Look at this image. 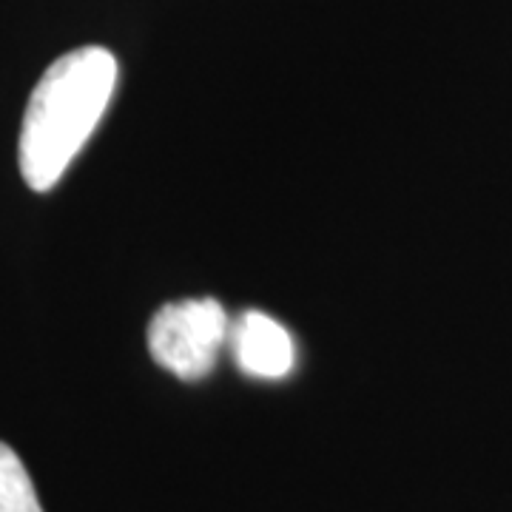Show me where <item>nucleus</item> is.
I'll return each mask as SVG.
<instances>
[{"instance_id":"nucleus-1","label":"nucleus","mask_w":512,"mask_h":512,"mask_svg":"<svg viewBox=\"0 0 512 512\" xmlns=\"http://www.w3.org/2000/svg\"><path fill=\"white\" fill-rule=\"evenodd\" d=\"M117 86V57L83 46L57 57L37 80L23 114L20 177L32 191H52L100 126Z\"/></svg>"},{"instance_id":"nucleus-2","label":"nucleus","mask_w":512,"mask_h":512,"mask_svg":"<svg viewBox=\"0 0 512 512\" xmlns=\"http://www.w3.org/2000/svg\"><path fill=\"white\" fill-rule=\"evenodd\" d=\"M231 319L217 299H180L154 313L148 325V353L183 382L205 379L228 348Z\"/></svg>"},{"instance_id":"nucleus-4","label":"nucleus","mask_w":512,"mask_h":512,"mask_svg":"<svg viewBox=\"0 0 512 512\" xmlns=\"http://www.w3.org/2000/svg\"><path fill=\"white\" fill-rule=\"evenodd\" d=\"M0 512H43L20 456L0 441Z\"/></svg>"},{"instance_id":"nucleus-3","label":"nucleus","mask_w":512,"mask_h":512,"mask_svg":"<svg viewBox=\"0 0 512 512\" xmlns=\"http://www.w3.org/2000/svg\"><path fill=\"white\" fill-rule=\"evenodd\" d=\"M228 348L239 370L254 379H285L296 365V345L291 333L268 313L245 311L231 322Z\"/></svg>"}]
</instances>
